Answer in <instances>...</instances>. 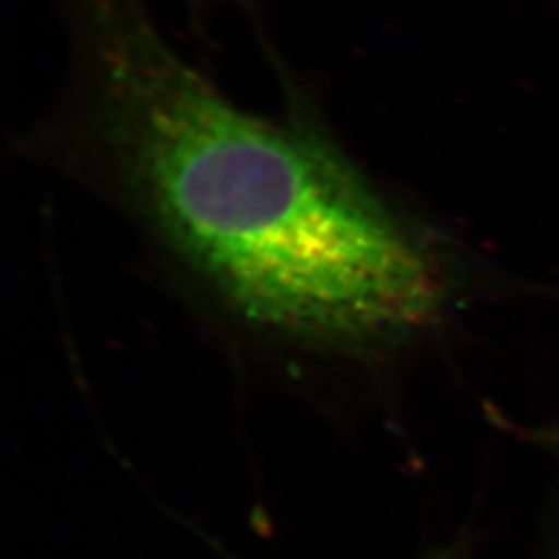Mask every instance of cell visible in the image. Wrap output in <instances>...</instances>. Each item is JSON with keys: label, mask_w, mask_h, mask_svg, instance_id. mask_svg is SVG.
Here are the masks:
<instances>
[{"label": "cell", "mask_w": 559, "mask_h": 559, "mask_svg": "<svg viewBox=\"0 0 559 559\" xmlns=\"http://www.w3.org/2000/svg\"><path fill=\"white\" fill-rule=\"evenodd\" d=\"M76 40L118 189L250 321L362 344L433 313L428 259L330 145L225 98L131 0H85Z\"/></svg>", "instance_id": "6da1fadb"}]
</instances>
